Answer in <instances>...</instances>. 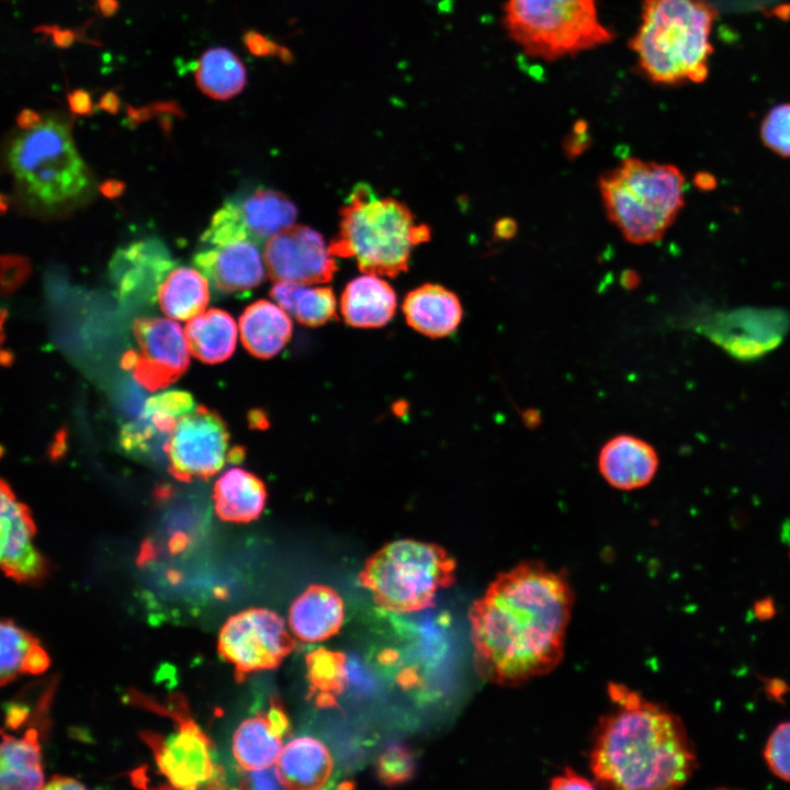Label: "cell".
<instances>
[{
    "mask_svg": "<svg viewBox=\"0 0 790 790\" xmlns=\"http://www.w3.org/2000/svg\"><path fill=\"white\" fill-rule=\"evenodd\" d=\"M155 711L170 716L177 724L173 733L161 736L143 732L159 772L177 789L219 788L223 772L213 760L211 740L191 718L182 698L174 697L169 707L143 701Z\"/></svg>",
    "mask_w": 790,
    "mask_h": 790,
    "instance_id": "9",
    "label": "cell"
},
{
    "mask_svg": "<svg viewBox=\"0 0 790 790\" xmlns=\"http://www.w3.org/2000/svg\"><path fill=\"white\" fill-rule=\"evenodd\" d=\"M262 253L267 273L274 282L321 284L337 271L321 235L303 225H292L270 237Z\"/></svg>",
    "mask_w": 790,
    "mask_h": 790,
    "instance_id": "13",
    "label": "cell"
},
{
    "mask_svg": "<svg viewBox=\"0 0 790 790\" xmlns=\"http://www.w3.org/2000/svg\"><path fill=\"white\" fill-rule=\"evenodd\" d=\"M245 778L244 787L252 789H280L283 788L276 768L273 766L249 771Z\"/></svg>",
    "mask_w": 790,
    "mask_h": 790,
    "instance_id": "40",
    "label": "cell"
},
{
    "mask_svg": "<svg viewBox=\"0 0 790 790\" xmlns=\"http://www.w3.org/2000/svg\"><path fill=\"white\" fill-rule=\"evenodd\" d=\"M245 44L247 48L257 56L278 55L283 60L290 59V52L279 46L272 40L257 32H248L245 35Z\"/></svg>",
    "mask_w": 790,
    "mask_h": 790,
    "instance_id": "39",
    "label": "cell"
},
{
    "mask_svg": "<svg viewBox=\"0 0 790 790\" xmlns=\"http://www.w3.org/2000/svg\"><path fill=\"white\" fill-rule=\"evenodd\" d=\"M716 15L706 0H643L641 24L630 42L643 74L665 86L703 81Z\"/></svg>",
    "mask_w": 790,
    "mask_h": 790,
    "instance_id": "3",
    "label": "cell"
},
{
    "mask_svg": "<svg viewBox=\"0 0 790 790\" xmlns=\"http://www.w3.org/2000/svg\"><path fill=\"white\" fill-rule=\"evenodd\" d=\"M764 758L776 777L790 782V721L774 729L766 742Z\"/></svg>",
    "mask_w": 790,
    "mask_h": 790,
    "instance_id": "36",
    "label": "cell"
},
{
    "mask_svg": "<svg viewBox=\"0 0 790 790\" xmlns=\"http://www.w3.org/2000/svg\"><path fill=\"white\" fill-rule=\"evenodd\" d=\"M27 715V711L20 704H9L5 711V725L15 729L21 725Z\"/></svg>",
    "mask_w": 790,
    "mask_h": 790,
    "instance_id": "46",
    "label": "cell"
},
{
    "mask_svg": "<svg viewBox=\"0 0 790 790\" xmlns=\"http://www.w3.org/2000/svg\"><path fill=\"white\" fill-rule=\"evenodd\" d=\"M238 205L252 240L261 247L270 237L294 225L297 217L293 202L271 189H258Z\"/></svg>",
    "mask_w": 790,
    "mask_h": 790,
    "instance_id": "27",
    "label": "cell"
},
{
    "mask_svg": "<svg viewBox=\"0 0 790 790\" xmlns=\"http://www.w3.org/2000/svg\"><path fill=\"white\" fill-rule=\"evenodd\" d=\"M22 129L9 150V163L19 182L46 204L77 196L89 180L69 125L56 117H41Z\"/></svg>",
    "mask_w": 790,
    "mask_h": 790,
    "instance_id": "8",
    "label": "cell"
},
{
    "mask_svg": "<svg viewBox=\"0 0 790 790\" xmlns=\"http://www.w3.org/2000/svg\"><path fill=\"white\" fill-rule=\"evenodd\" d=\"M606 214L635 245L659 240L685 203V178L673 165L627 158L599 178Z\"/></svg>",
    "mask_w": 790,
    "mask_h": 790,
    "instance_id": "5",
    "label": "cell"
},
{
    "mask_svg": "<svg viewBox=\"0 0 790 790\" xmlns=\"http://www.w3.org/2000/svg\"><path fill=\"white\" fill-rule=\"evenodd\" d=\"M1 568L16 582L37 583L47 574V563L34 546L35 524L29 509L1 483Z\"/></svg>",
    "mask_w": 790,
    "mask_h": 790,
    "instance_id": "14",
    "label": "cell"
},
{
    "mask_svg": "<svg viewBox=\"0 0 790 790\" xmlns=\"http://www.w3.org/2000/svg\"><path fill=\"white\" fill-rule=\"evenodd\" d=\"M573 605L567 577L541 562L499 573L469 610L477 675L518 686L552 672L563 657Z\"/></svg>",
    "mask_w": 790,
    "mask_h": 790,
    "instance_id": "1",
    "label": "cell"
},
{
    "mask_svg": "<svg viewBox=\"0 0 790 790\" xmlns=\"http://www.w3.org/2000/svg\"><path fill=\"white\" fill-rule=\"evenodd\" d=\"M585 125L578 124L574 135L565 142L564 148L568 157L574 158L582 154L588 146V136L585 132Z\"/></svg>",
    "mask_w": 790,
    "mask_h": 790,
    "instance_id": "43",
    "label": "cell"
},
{
    "mask_svg": "<svg viewBox=\"0 0 790 790\" xmlns=\"http://www.w3.org/2000/svg\"><path fill=\"white\" fill-rule=\"evenodd\" d=\"M289 726L285 712L275 701L268 710L245 720L233 737L232 748L237 764L246 771L275 765Z\"/></svg>",
    "mask_w": 790,
    "mask_h": 790,
    "instance_id": "17",
    "label": "cell"
},
{
    "mask_svg": "<svg viewBox=\"0 0 790 790\" xmlns=\"http://www.w3.org/2000/svg\"><path fill=\"white\" fill-rule=\"evenodd\" d=\"M0 787L2 790L44 788L41 746L34 729L29 730L21 738L2 734Z\"/></svg>",
    "mask_w": 790,
    "mask_h": 790,
    "instance_id": "25",
    "label": "cell"
},
{
    "mask_svg": "<svg viewBox=\"0 0 790 790\" xmlns=\"http://www.w3.org/2000/svg\"><path fill=\"white\" fill-rule=\"evenodd\" d=\"M307 680L311 692L320 707H331L348 682L346 656L336 651L318 648L306 656Z\"/></svg>",
    "mask_w": 790,
    "mask_h": 790,
    "instance_id": "31",
    "label": "cell"
},
{
    "mask_svg": "<svg viewBox=\"0 0 790 790\" xmlns=\"http://www.w3.org/2000/svg\"><path fill=\"white\" fill-rule=\"evenodd\" d=\"M414 758L403 745L388 746L377 759V775L386 785L404 782L413 776Z\"/></svg>",
    "mask_w": 790,
    "mask_h": 790,
    "instance_id": "37",
    "label": "cell"
},
{
    "mask_svg": "<svg viewBox=\"0 0 790 790\" xmlns=\"http://www.w3.org/2000/svg\"><path fill=\"white\" fill-rule=\"evenodd\" d=\"M403 312L410 327L431 338L451 335L463 317L456 294L431 283L409 292L403 303Z\"/></svg>",
    "mask_w": 790,
    "mask_h": 790,
    "instance_id": "20",
    "label": "cell"
},
{
    "mask_svg": "<svg viewBox=\"0 0 790 790\" xmlns=\"http://www.w3.org/2000/svg\"><path fill=\"white\" fill-rule=\"evenodd\" d=\"M594 785L588 779L567 768L564 774L554 777L550 781V789H594Z\"/></svg>",
    "mask_w": 790,
    "mask_h": 790,
    "instance_id": "41",
    "label": "cell"
},
{
    "mask_svg": "<svg viewBox=\"0 0 790 790\" xmlns=\"http://www.w3.org/2000/svg\"><path fill=\"white\" fill-rule=\"evenodd\" d=\"M395 309L393 287L375 274L368 273L350 281L340 298L342 317L353 327H382L392 319Z\"/></svg>",
    "mask_w": 790,
    "mask_h": 790,
    "instance_id": "22",
    "label": "cell"
},
{
    "mask_svg": "<svg viewBox=\"0 0 790 790\" xmlns=\"http://www.w3.org/2000/svg\"><path fill=\"white\" fill-rule=\"evenodd\" d=\"M194 409L195 404L191 394L167 391L147 398L140 416L149 420L160 432L171 435L177 421Z\"/></svg>",
    "mask_w": 790,
    "mask_h": 790,
    "instance_id": "33",
    "label": "cell"
},
{
    "mask_svg": "<svg viewBox=\"0 0 790 790\" xmlns=\"http://www.w3.org/2000/svg\"><path fill=\"white\" fill-rule=\"evenodd\" d=\"M790 323L780 308L743 307L711 315L703 327L716 341L741 353L758 352L777 343Z\"/></svg>",
    "mask_w": 790,
    "mask_h": 790,
    "instance_id": "15",
    "label": "cell"
},
{
    "mask_svg": "<svg viewBox=\"0 0 790 790\" xmlns=\"http://www.w3.org/2000/svg\"><path fill=\"white\" fill-rule=\"evenodd\" d=\"M194 77L200 90L215 100H228L239 94L247 82L241 59L226 47L205 50L198 60Z\"/></svg>",
    "mask_w": 790,
    "mask_h": 790,
    "instance_id": "29",
    "label": "cell"
},
{
    "mask_svg": "<svg viewBox=\"0 0 790 790\" xmlns=\"http://www.w3.org/2000/svg\"><path fill=\"white\" fill-rule=\"evenodd\" d=\"M214 500L219 518L249 522L261 515L267 501V489L255 474L232 467L216 481Z\"/></svg>",
    "mask_w": 790,
    "mask_h": 790,
    "instance_id": "24",
    "label": "cell"
},
{
    "mask_svg": "<svg viewBox=\"0 0 790 790\" xmlns=\"http://www.w3.org/2000/svg\"><path fill=\"white\" fill-rule=\"evenodd\" d=\"M343 614V601L335 589L312 585L293 601L289 625L298 640L319 642L340 630Z\"/></svg>",
    "mask_w": 790,
    "mask_h": 790,
    "instance_id": "19",
    "label": "cell"
},
{
    "mask_svg": "<svg viewBox=\"0 0 790 790\" xmlns=\"http://www.w3.org/2000/svg\"><path fill=\"white\" fill-rule=\"evenodd\" d=\"M270 296L298 323L316 327L336 317L337 302L330 287L275 282Z\"/></svg>",
    "mask_w": 790,
    "mask_h": 790,
    "instance_id": "30",
    "label": "cell"
},
{
    "mask_svg": "<svg viewBox=\"0 0 790 790\" xmlns=\"http://www.w3.org/2000/svg\"><path fill=\"white\" fill-rule=\"evenodd\" d=\"M294 647L283 619L261 608L232 616L218 636V652L235 667L238 679L253 672L276 668Z\"/></svg>",
    "mask_w": 790,
    "mask_h": 790,
    "instance_id": "10",
    "label": "cell"
},
{
    "mask_svg": "<svg viewBox=\"0 0 790 790\" xmlns=\"http://www.w3.org/2000/svg\"><path fill=\"white\" fill-rule=\"evenodd\" d=\"M598 469L606 482L621 490L647 485L658 469V455L646 441L630 435L610 439L600 450Z\"/></svg>",
    "mask_w": 790,
    "mask_h": 790,
    "instance_id": "18",
    "label": "cell"
},
{
    "mask_svg": "<svg viewBox=\"0 0 790 790\" xmlns=\"http://www.w3.org/2000/svg\"><path fill=\"white\" fill-rule=\"evenodd\" d=\"M611 709L600 718L589 755L594 780L616 789H676L698 767L682 721L621 684H610Z\"/></svg>",
    "mask_w": 790,
    "mask_h": 790,
    "instance_id": "2",
    "label": "cell"
},
{
    "mask_svg": "<svg viewBox=\"0 0 790 790\" xmlns=\"http://www.w3.org/2000/svg\"><path fill=\"white\" fill-rule=\"evenodd\" d=\"M84 788L86 787L77 779L64 776H54L46 785H44V789L52 790H79Z\"/></svg>",
    "mask_w": 790,
    "mask_h": 790,
    "instance_id": "44",
    "label": "cell"
},
{
    "mask_svg": "<svg viewBox=\"0 0 790 790\" xmlns=\"http://www.w3.org/2000/svg\"><path fill=\"white\" fill-rule=\"evenodd\" d=\"M69 104L74 112L87 114L91 111V101L87 92L77 90L69 95Z\"/></svg>",
    "mask_w": 790,
    "mask_h": 790,
    "instance_id": "45",
    "label": "cell"
},
{
    "mask_svg": "<svg viewBox=\"0 0 790 790\" xmlns=\"http://www.w3.org/2000/svg\"><path fill=\"white\" fill-rule=\"evenodd\" d=\"M517 233V224L511 218H500L495 223L494 236L498 239H509Z\"/></svg>",
    "mask_w": 790,
    "mask_h": 790,
    "instance_id": "47",
    "label": "cell"
},
{
    "mask_svg": "<svg viewBox=\"0 0 790 790\" xmlns=\"http://www.w3.org/2000/svg\"><path fill=\"white\" fill-rule=\"evenodd\" d=\"M622 284L625 287H634L639 283V276L635 272L627 271L622 274Z\"/></svg>",
    "mask_w": 790,
    "mask_h": 790,
    "instance_id": "49",
    "label": "cell"
},
{
    "mask_svg": "<svg viewBox=\"0 0 790 790\" xmlns=\"http://www.w3.org/2000/svg\"><path fill=\"white\" fill-rule=\"evenodd\" d=\"M429 239V227L418 224L405 203L359 183L340 210L339 232L328 246L334 257L354 258L362 272L395 278L407 271L413 248Z\"/></svg>",
    "mask_w": 790,
    "mask_h": 790,
    "instance_id": "4",
    "label": "cell"
},
{
    "mask_svg": "<svg viewBox=\"0 0 790 790\" xmlns=\"http://www.w3.org/2000/svg\"><path fill=\"white\" fill-rule=\"evenodd\" d=\"M359 580L380 607L415 612L430 607L438 591L454 583L455 561L437 544L397 540L368 558Z\"/></svg>",
    "mask_w": 790,
    "mask_h": 790,
    "instance_id": "7",
    "label": "cell"
},
{
    "mask_svg": "<svg viewBox=\"0 0 790 790\" xmlns=\"http://www.w3.org/2000/svg\"><path fill=\"white\" fill-rule=\"evenodd\" d=\"M139 352L128 351L123 366L137 382L156 390L176 381L188 369L190 348L181 326L169 318H138L133 325Z\"/></svg>",
    "mask_w": 790,
    "mask_h": 790,
    "instance_id": "12",
    "label": "cell"
},
{
    "mask_svg": "<svg viewBox=\"0 0 790 790\" xmlns=\"http://www.w3.org/2000/svg\"><path fill=\"white\" fill-rule=\"evenodd\" d=\"M760 138L775 154L790 157V103H781L769 110L760 125Z\"/></svg>",
    "mask_w": 790,
    "mask_h": 790,
    "instance_id": "35",
    "label": "cell"
},
{
    "mask_svg": "<svg viewBox=\"0 0 790 790\" xmlns=\"http://www.w3.org/2000/svg\"><path fill=\"white\" fill-rule=\"evenodd\" d=\"M29 261L19 256L2 257L1 290L3 294L13 292L29 275Z\"/></svg>",
    "mask_w": 790,
    "mask_h": 790,
    "instance_id": "38",
    "label": "cell"
},
{
    "mask_svg": "<svg viewBox=\"0 0 790 790\" xmlns=\"http://www.w3.org/2000/svg\"><path fill=\"white\" fill-rule=\"evenodd\" d=\"M169 471L180 481L207 478L226 462L238 463L241 448H229V433L224 420L204 406L181 417L168 441Z\"/></svg>",
    "mask_w": 790,
    "mask_h": 790,
    "instance_id": "11",
    "label": "cell"
},
{
    "mask_svg": "<svg viewBox=\"0 0 790 790\" xmlns=\"http://www.w3.org/2000/svg\"><path fill=\"white\" fill-rule=\"evenodd\" d=\"M101 191L104 195L113 198L121 194V192L123 191V184L113 180L108 181L102 184Z\"/></svg>",
    "mask_w": 790,
    "mask_h": 790,
    "instance_id": "48",
    "label": "cell"
},
{
    "mask_svg": "<svg viewBox=\"0 0 790 790\" xmlns=\"http://www.w3.org/2000/svg\"><path fill=\"white\" fill-rule=\"evenodd\" d=\"M275 768L283 788L314 790L323 788L328 781L334 761L321 742L302 736L283 746Z\"/></svg>",
    "mask_w": 790,
    "mask_h": 790,
    "instance_id": "21",
    "label": "cell"
},
{
    "mask_svg": "<svg viewBox=\"0 0 790 790\" xmlns=\"http://www.w3.org/2000/svg\"><path fill=\"white\" fill-rule=\"evenodd\" d=\"M292 330L289 314L281 306L266 300L248 305L239 318L244 347L260 359L278 354L289 342Z\"/></svg>",
    "mask_w": 790,
    "mask_h": 790,
    "instance_id": "23",
    "label": "cell"
},
{
    "mask_svg": "<svg viewBox=\"0 0 790 790\" xmlns=\"http://www.w3.org/2000/svg\"><path fill=\"white\" fill-rule=\"evenodd\" d=\"M157 296L167 316L179 320L191 319L203 313L208 303L207 278L196 269H174L159 285Z\"/></svg>",
    "mask_w": 790,
    "mask_h": 790,
    "instance_id": "28",
    "label": "cell"
},
{
    "mask_svg": "<svg viewBox=\"0 0 790 790\" xmlns=\"http://www.w3.org/2000/svg\"><path fill=\"white\" fill-rule=\"evenodd\" d=\"M0 627V678L1 685L4 686L15 679L18 675L23 674L25 659L38 641L11 620H2Z\"/></svg>",
    "mask_w": 790,
    "mask_h": 790,
    "instance_id": "32",
    "label": "cell"
},
{
    "mask_svg": "<svg viewBox=\"0 0 790 790\" xmlns=\"http://www.w3.org/2000/svg\"><path fill=\"white\" fill-rule=\"evenodd\" d=\"M50 664V659L46 651L36 643L30 651L24 666L23 674L37 675L44 673Z\"/></svg>",
    "mask_w": 790,
    "mask_h": 790,
    "instance_id": "42",
    "label": "cell"
},
{
    "mask_svg": "<svg viewBox=\"0 0 790 790\" xmlns=\"http://www.w3.org/2000/svg\"><path fill=\"white\" fill-rule=\"evenodd\" d=\"M260 247L252 240H239L202 251L193 261L218 291L247 292L258 286L267 273Z\"/></svg>",
    "mask_w": 790,
    "mask_h": 790,
    "instance_id": "16",
    "label": "cell"
},
{
    "mask_svg": "<svg viewBox=\"0 0 790 790\" xmlns=\"http://www.w3.org/2000/svg\"><path fill=\"white\" fill-rule=\"evenodd\" d=\"M201 239L203 242L214 247L239 240H252L244 222L238 202H226L214 214L208 228L204 232Z\"/></svg>",
    "mask_w": 790,
    "mask_h": 790,
    "instance_id": "34",
    "label": "cell"
},
{
    "mask_svg": "<svg viewBox=\"0 0 790 790\" xmlns=\"http://www.w3.org/2000/svg\"><path fill=\"white\" fill-rule=\"evenodd\" d=\"M503 23L529 57L554 61L608 44L597 0H506Z\"/></svg>",
    "mask_w": 790,
    "mask_h": 790,
    "instance_id": "6",
    "label": "cell"
},
{
    "mask_svg": "<svg viewBox=\"0 0 790 790\" xmlns=\"http://www.w3.org/2000/svg\"><path fill=\"white\" fill-rule=\"evenodd\" d=\"M237 325L226 312L208 309L189 319L185 337L191 353L206 363H219L227 360L237 343Z\"/></svg>",
    "mask_w": 790,
    "mask_h": 790,
    "instance_id": "26",
    "label": "cell"
}]
</instances>
